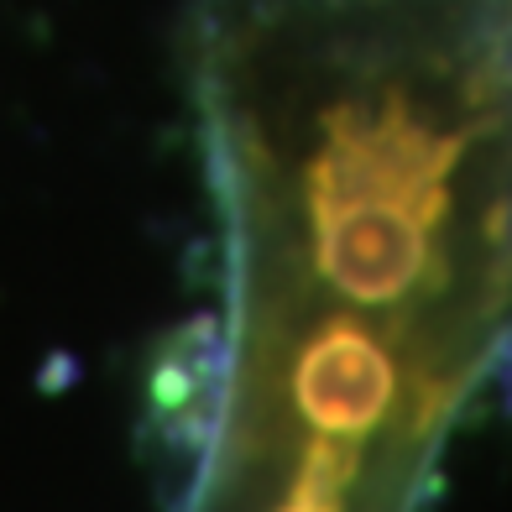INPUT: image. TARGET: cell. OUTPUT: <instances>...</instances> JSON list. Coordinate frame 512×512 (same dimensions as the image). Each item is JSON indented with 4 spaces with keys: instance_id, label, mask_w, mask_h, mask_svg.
<instances>
[{
    "instance_id": "3",
    "label": "cell",
    "mask_w": 512,
    "mask_h": 512,
    "mask_svg": "<svg viewBox=\"0 0 512 512\" xmlns=\"http://www.w3.org/2000/svg\"><path fill=\"white\" fill-rule=\"evenodd\" d=\"M356 471H361L356 439H335V434L309 439L304 465H298V476L288 486V497L277 502V512H345L351 507Z\"/></svg>"
},
{
    "instance_id": "2",
    "label": "cell",
    "mask_w": 512,
    "mask_h": 512,
    "mask_svg": "<svg viewBox=\"0 0 512 512\" xmlns=\"http://www.w3.org/2000/svg\"><path fill=\"white\" fill-rule=\"evenodd\" d=\"M403 371L392 345L356 314H324L288 361V398L309 429L335 439H371L398 403Z\"/></svg>"
},
{
    "instance_id": "1",
    "label": "cell",
    "mask_w": 512,
    "mask_h": 512,
    "mask_svg": "<svg viewBox=\"0 0 512 512\" xmlns=\"http://www.w3.org/2000/svg\"><path fill=\"white\" fill-rule=\"evenodd\" d=\"M486 115L450 110L413 74H356L314 110L298 204L314 277L356 309H398L439 277L460 162Z\"/></svg>"
}]
</instances>
